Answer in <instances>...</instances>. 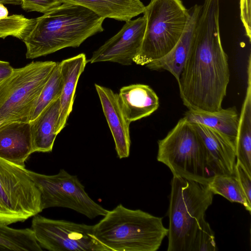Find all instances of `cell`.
I'll return each instance as SVG.
<instances>
[{
	"mask_svg": "<svg viewBox=\"0 0 251 251\" xmlns=\"http://www.w3.org/2000/svg\"><path fill=\"white\" fill-rule=\"evenodd\" d=\"M219 16L220 0H204L194 44L177 81L188 110L212 112L222 108L230 73Z\"/></svg>",
	"mask_w": 251,
	"mask_h": 251,
	"instance_id": "6da1fadb",
	"label": "cell"
},
{
	"mask_svg": "<svg viewBox=\"0 0 251 251\" xmlns=\"http://www.w3.org/2000/svg\"><path fill=\"white\" fill-rule=\"evenodd\" d=\"M104 20L84 7L63 3L35 19L23 40L26 57L34 59L64 48L78 47L87 38L103 31Z\"/></svg>",
	"mask_w": 251,
	"mask_h": 251,
	"instance_id": "7a4b0ae2",
	"label": "cell"
},
{
	"mask_svg": "<svg viewBox=\"0 0 251 251\" xmlns=\"http://www.w3.org/2000/svg\"><path fill=\"white\" fill-rule=\"evenodd\" d=\"M168 233L162 218L119 204L94 225V235L109 251H156Z\"/></svg>",
	"mask_w": 251,
	"mask_h": 251,
	"instance_id": "3957f363",
	"label": "cell"
},
{
	"mask_svg": "<svg viewBox=\"0 0 251 251\" xmlns=\"http://www.w3.org/2000/svg\"><path fill=\"white\" fill-rule=\"evenodd\" d=\"M157 160L173 176L206 185L218 172L194 124L180 119L158 141Z\"/></svg>",
	"mask_w": 251,
	"mask_h": 251,
	"instance_id": "277c9868",
	"label": "cell"
},
{
	"mask_svg": "<svg viewBox=\"0 0 251 251\" xmlns=\"http://www.w3.org/2000/svg\"><path fill=\"white\" fill-rule=\"evenodd\" d=\"M168 211V251H192L201 219L212 204L207 185L173 176Z\"/></svg>",
	"mask_w": 251,
	"mask_h": 251,
	"instance_id": "5b68a950",
	"label": "cell"
},
{
	"mask_svg": "<svg viewBox=\"0 0 251 251\" xmlns=\"http://www.w3.org/2000/svg\"><path fill=\"white\" fill-rule=\"evenodd\" d=\"M143 14L146 29L133 62L146 66L173 49L183 32L189 13L181 0H151Z\"/></svg>",
	"mask_w": 251,
	"mask_h": 251,
	"instance_id": "8992f818",
	"label": "cell"
},
{
	"mask_svg": "<svg viewBox=\"0 0 251 251\" xmlns=\"http://www.w3.org/2000/svg\"><path fill=\"white\" fill-rule=\"evenodd\" d=\"M58 62H32L0 83V125L29 122L41 91Z\"/></svg>",
	"mask_w": 251,
	"mask_h": 251,
	"instance_id": "52a82bcc",
	"label": "cell"
},
{
	"mask_svg": "<svg viewBox=\"0 0 251 251\" xmlns=\"http://www.w3.org/2000/svg\"><path fill=\"white\" fill-rule=\"evenodd\" d=\"M42 210L40 192L27 170L0 158V222H24Z\"/></svg>",
	"mask_w": 251,
	"mask_h": 251,
	"instance_id": "ba28073f",
	"label": "cell"
},
{
	"mask_svg": "<svg viewBox=\"0 0 251 251\" xmlns=\"http://www.w3.org/2000/svg\"><path fill=\"white\" fill-rule=\"evenodd\" d=\"M27 171L40 192L43 210L55 207L67 208L90 219L104 216L108 211L89 197L76 176L64 169H60L54 175Z\"/></svg>",
	"mask_w": 251,
	"mask_h": 251,
	"instance_id": "9c48e42d",
	"label": "cell"
},
{
	"mask_svg": "<svg viewBox=\"0 0 251 251\" xmlns=\"http://www.w3.org/2000/svg\"><path fill=\"white\" fill-rule=\"evenodd\" d=\"M36 239L50 251H109L94 235V225L49 219L37 214L31 222Z\"/></svg>",
	"mask_w": 251,
	"mask_h": 251,
	"instance_id": "30bf717a",
	"label": "cell"
},
{
	"mask_svg": "<svg viewBox=\"0 0 251 251\" xmlns=\"http://www.w3.org/2000/svg\"><path fill=\"white\" fill-rule=\"evenodd\" d=\"M146 26L144 16L126 22L121 29L94 51L91 63L111 62L130 65L138 53Z\"/></svg>",
	"mask_w": 251,
	"mask_h": 251,
	"instance_id": "8fae6325",
	"label": "cell"
},
{
	"mask_svg": "<svg viewBox=\"0 0 251 251\" xmlns=\"http://www.w3.org/2000/svg\"><path fill=\"white\" fill-rule=\"evenodd\" d=\"M95 86L114 141L117 155L120 159L127 158L131 145L130 123L122 109L118 95L109 88L97 84Z\"/></svg>",
	"mask_w": 251,
	"mask_h": 251,
	"instance_id": "7c38bea8",
	"label": "cell"
},
{
	"mask_svg": "<svg viewBox=\"0 0 251 251\" xmlns=\"http://www.w3.org/2000/svg\"><path fill=\"white\" fill-rule=\"evenodd\" d=\"M201 9V5L195 4L188 9L187 22L176 44L168 53L146 67L151 70H166L178 81L194 44Z\"/></svg>",
	"mask_w": 251,
	"mask_h": 251,
	"instance_id": "4fadbf2b",
	"label": "cell"
},
{
	"mask_svg": "<svg viewBox=\"0 0 251 251\" xmlns=\"http://www.w3.org/2000/svg\"><path fill=\"white\" fill-rule=\"evenodd\" d=\"M33 153L29 122H12L0 125V158L22 168Z\"/></svg>",
	"mask_w": 251,
	"mask_h": 251,
	"instance_id": "5bb4252c",
	"label": "cell"
},
{
	"mask_svg": "<svg viewBox=\"0 0 251 251\" xmlns=\"http://www.w3.org/2000/svg\"><path fill=\"white\" fill-rule=\"evenodd\" d=\"M87 62L85 54L81 53L59 63L63 86L59 99V115L55 129L57 135L65 127L73 110L77 84Z\"/></svg>",
	"mask_w": 251,
	"mask_h": 251,
	"instance_id": "9a60e30c",
	"label": "cell"
},
{
	"mask_svg": "<svg viewBox=\"0 0 251 251\" xmlns=\"http://www.w3.org/2000/svg\"><path fill=\"white\" fill-rule=\"evenodd\" d=\"M118 95L123 113L130 123L151 115L159 106L157 95L147 85L124 86Z\"/></svg>",
	"mask_w": 251,
	"mask_h": 251,
	"instance_id": "2e32d148",
	"label": "cell"
},
{
	"mask_svg": "<svg viewBox=\"0 0 251 251\" xmlns=\"http://www.w3.org/2000/svg\"><path fill=\"white\" fill-rule=\"evenodd\" d=\"M194 125L216 168L218 175H234L236 159L234 144L225 135L213 128L201 124Z\"/></svg>",
	"mask_w": 251,
	"mask_h": 251,
	"instance_id": "e0dca14e",
	"label": "cell"
},
{
	"mask_svg": "<svg viewBox=\"0 0 251 251\" xmlns=\"http://www.w3.org/2000/svg\"><path fill=\"white\" fill-rule=\"evenodd\" d=\"M62 3L84 7L104 19L127 22L143 13L145 6L141 0H60Z\"/></svg>",
	"mask_w": 251,
	"mask_h": 251,
	"instance_id": "ac0fdd59",
	"label": "cell"
},
{
	"mask_svg": "<svg viewBox=\"0 0 251 251\" xmlns=\"http://www.w3.org/2000/svg\"><path fill=\"white\" fill-rule=\"evenodd\" d=\"M59 99L52 101L33 120L29 121L33 152L52 151L57 135L55 129L60 108Z\"/></svg>",
	"mask_w": 251,
	"mask_h": 251,
	"instance_id": "d6986e66",
	"label": "cell"
},
{
	"mask_svg": "<svg viewBox=\"0 0 251 251\" xmlns=\"http://www.w3.org/2000/svg\"><path fill=\"white\" fill-rule=\"evenodd\" d=\"M184 117L191 123L203 125L221 133L236 147L239 116L235 106L212 112L188 110Z\"/></svg>",
	"mask_w": 251,
	"mask_h": 251,
	"instance_id": "ffe728a7",
	"label": "cell"
},
{
	"mask_svg": "<svg viewBox=\"0 0 251 251\" xmlns=\"http://www.w3.org/2000/svg\"><path fill=\"white\" fill-rule=\"evenodd\" d=\"M248 86L243 102L237 130L236 159L251 175V59L248 66Z\"/></svg>",
	"mask_w": 251,
	"mask_h": 251,
	"instance_id": "44dd1931",
	"label": "cell"
},
{
	"mask_svg": "<svg viewBox=\"0 0 251 251\" xmlns=\"http://www.w3.org/2000/svg\"><path fill=\"white\" fill-rule=\"evenodd\" d=\"M29 228L16 229L0 222V251H41Z\"/></svg>",
	"mask_w": 251,
	"mask_h": 251,
	"instance_id": "7402d4cb",
	"label": "cell"
},
{
	"mask_svg": "<svg viewBox=\"0 0 251 251\" xmlns=\"http://www.w3.org/2000/svg\"><path fill=\"white\" fill-rule=\"evenodd\" d=\"M206 185L213 195H220L231 202L239 203L251 213V204L234 175H215Z\"/></svg>",
	"mask_w": 251,
	"mask_h": 251,
	"instance_id": "603a6c76",
	"label": "cell"
},
{
	"mask_svg": "<svg viewBox=\"0 0 251 251\" xmlns=\"http://www.w3.org/2000/svg\"><path fill=\"white\" fill-rule=\"evenodd\" d=\"M62 86L63 81L58 62L41 91L29 122L35 119L50 103L60 98Z\"/></svg>",
	"mask_w": 251,
	"mask_h": 251,
	"instance_id": "cb8c5ba5",
	"label": "cell"
},
{
	"mask_svg": "<svg viewBox=\"0 0 251 251\" xmlns=\"http://www.w3.org/2000/svg\"><path fill=\"white\" fill-rule=\"evenodd\" d=\"M35 19L13 14L0 20V38L12 36L23 40L34 25Z\"/></svg>",
	"mask_w": 251,
	"mask_h": 251,
	"instance_id": "d4e9b609",
	"label": "cell"
},
{
	"mask_svg": "<svg viewBox=\"0 0 251 251\" xmlns=\"http://www.w3.org/2000/svg\"><path fill=\"white\" fill-rule=\"evenodd\" d=\"M214 233L208 223L202 217L199 222L192 251H216Z\"/></svg>",
	"mask_w": 251,
	"mask_h": 251,
	"instance_id": "484cf974",
	"label": "cell"
},
{
	"mask_svg": "<svg viewBox=\"0 0 251 251\" xmlns=\"http://www.w3.org/2000/svg\"><path fill=\"white\" fill-rule=\"evenodd\" d=\"M62 3L60 0H22L21 6L27 12L35 11L44 14Z\"/></svg>",
	"mask_w": 251,
	"mask_h": 251,
	"instance_id": "4316f807",
	"label": "cell"
},
{
	"mask_svg": "<svg viewBox=\"0 0 251 251\" xmlns=\"http://www.w3.org/2000/svg\"><path fill=\"white\" fill-rule=\"evenodd\" d=\"M234 175L238 181L248 201L251 204V175L248 174L237 159L234 168Z\"/></svg>",
	"mask_w": 251,
	"mask_h": 251,
	"instance_id": "83f0119b",
	"label": "cell"
},
{
	"mask_svg": "<svg viewBox=\"0 0 251 251\" xmlns=\"http://www.w3.org/2000/svg\"><path fill=\"white\" fill-rule=\"evenodd\" d=\"M240 18L250 42L251 39V0H240Z\"/></svg>",
	"mask_w": 251,
	"mask_h": 251,
	"instance_id": "f1b7e54d",
	"label": "cell"
},
{
	"mask_svg": "<svg viewBox=\"0 0 251 251\" xmlns=\"http://www.w3.org/2000/svg\"><path fill=\"white\" fill-rule=\"evenodd\" d=\"M14 70L8 62L0 60V83L8 77Z\"/></svg>",
	"mask_w": 251,
	"mask_h": 251,
	"instance_id": "f546056e",
	"label": "cell"
},
{
	"mask_svg": "<svg viewBox=\"0 0 251 251\" xmlns=\"http://www.w3.org/2000/svg\"><path fill=\"white\" fill-rule=\"evenodd\" d=\"M8 16V11L4 4L0 3V20L4 19Z\"/></svg>",
	"mask_w": 251,
	"mask_h": 251,
	"instance_id": "4dcf8cb0",
	"label": "cell"
},
{
	"mask_svg": "<svg viewBox=\"0 0 251 251\" xmlns=\"http://www.w3.org/2000/svg\"><path fill=\"white\" fill-rule=\"evenodd\" d=\"M0 3L3 4L21 5L22 3V0H0Z\"/></svg>",
	"mask_w": 251,
	"mask_h": 251,
	"instance_id": "1f68e13d",
	"label": "cell"
}]
</instances>
